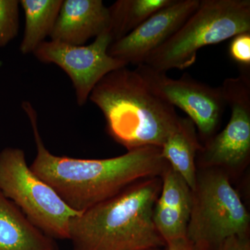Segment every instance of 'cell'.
Instances as JSON below:
<instances>
[{"mask_svg": "<svg viewBox=\"0 0 250 250\" xmlns=\"http://www.w3.org/2000/svg\"><path fill=\"white\" fill-rule=\"evenodd\" d=\"M135 70L153 93L185 112L207 142L213 137L227 106L221 86H210L188 74L171 78L146 64Z\"/></svg>", "mask_w": 250, "mask_h": 250, "instance_id": "52a82bcc", "label": "cell"}, {"mask_svg": "<svg viewBox=\"0 0 250 250\" xmlns=\"http://www.w3.org/2000/svg\"><path fill=\"white\" fill-rule=\"evenodd\" d=\"M0 192L42 232L54 240H68L70 220L80 213L31 170L21 148L0 152Z\"/></svg>", "mask_w": 250, "mask_h": 250, "instance_id": "5b68a950", "label": "cell"}, {"mask_svg": "<svg viewBox=\"0 0 250 250\" xmlns=\"http://www.w3.org/2000/svg\"><path fill=\"white\" fill-rule=\"evenodd\" d=\"M198 250H208L205 249V248H198Z\"/></svg>", "mask_w": 250, "mask_h": 250, "instance_id": "44dd1931", "label": "cell"}, {"mask_svg": "<svg viewBox=\"0 0 250 250\" xmlns=\"http://www.w3.org/2000/svg\"><path fill=\"white\" fill-rule=\"evenodd\" d=\"M22 107L30 122L36 146L31 170L77 213L109 200L133 184L159 177L169 166L161 148L154 146L136 148L108 159L54 155L41 138L35 108L27 101Z\"/></svg>", "mask_w": 250, "mask_h": 250, "instance_id": "6da1fadb", "label": "cell"}, {"mask_svg": "<svg viewBox=\"0 0 250 250\" xmlns=\"http://www.w3.org/2000/svg\"><path fill=\"white\" fill-rule=\"evenodd\" d=\"M62 0H21L25 25L20 51L24 55L34 53L50 36L57 22Z\"/></svg>", "mask_w": 250, "mask_h": 250, "instance_id": "9a60e30c", "label": "cell"}, {"mask_svg": "<svg viewBox=\"0 0 250 250\" xmlns=\"http://www.w3.org/2000/svg\"><path fill=\"white\" fill-rule=\"evenodd\" d=\"M110 14L102 0H62L51 41L84 45L109 30Z\"/></svg>", "mask_w": 250, "mask_h": 250, "instance_id": "7c38bea8", "label": "cell"}, {"mask_svg": "<svg viewBox=\"0 0 250 250\" xmlns=\"http://www.w3.org/2000/svg\"><path fill=\"white\" fill-rule=\"evenodd\" d=\"M0 250H59V247L0 192Z\"/></svg>", "mask_w": 250, "mask_h": 250, "instance_id": "4fadbf2b", "label": "cell"}, {"mask_svg": "<svg viewBox=\"0 0 250 250\" xmlns=\"http://www.w3.org/2000/svg\"><path fill=\"white\" fill-rule=\"evenodd\" d=\"M231 117L225 128L201 148L202 161L211 166L235 167L250 153V76L248 70L226 79L221 85Z\"/></svg>", "mask_w": 250, "mask_h": 250, "instance_id": "9c48e42d", "label": "cell"}, {"mask_svg": "<svg viewBox=\"0 0 250 250\" xmlns=\"http://www.w3.org/2000/svg\"><path fill=\"white\" fill-rule=\"evenodd\" d=\"M250 215L225 174L211 172L197 182L187 238L197 248H218L233 236H247Z\"/></svg>", "mask_w": 250, "mask_h": 250, "instance_id": "8992f818", "label": "cell"}, {"mask_svg": "<svg viewBox=\"0 0 250 250\" xmlns=\"http://www.w3.org/2000/svg\"><path fill=\"white\" fill-rule=\"evenodd\" d=\"M174 0H118L108 7L113 41L127 35Z\"/></svg>", "mask_w": 250, "mask_h": 250, "instance_id": "2e32d148", "label": "cell"}, {"mask_svg": "<svg viewBox=\"0 0 250 250\" xmlns=\"http://www.w3.org/2000/svg\"><path fill=\"white\" fill-rule=\"evenodd\" d=\"M110 136L127 149L160 147L178 127L175 108L153 93L136 70L126 67L103 77L90 93Z\"/></svg>", "mask_w": 250, "mask_h": 250, "instance_id": "3957f363", "label": "cell"}, {"mask_svg": "<svg viewBox=\"0 0 250 250\" xmlns=\"http://www.w3.org/2000/svg\"><path fill=\"white\" fill-rule=\"evenodd\" d=\"M20 1L0 0V47L16 39L20 29Z\"/></svg>", "mask_w": 250, "mask_h": 250, "instance_id": "e0dca14e", "label": "cell"}, {"mask_svg": "<svg viewBox=\"0 0 250 250\" xmlns=\"http://www.w3.org/2000/svg\"><path fill=\"white\" fill-rule=\"evenodd\" d=\"M217 250H250V242L247 236H233L225 240Z\"/></svg>", "mask_w": 250, "mask_h": 250, "instance_id": "d6986e66", "label": "cell"}, {"mask_svg": "<svg viewBox=\"0 0 250 250\" xmlns=\"http://www.w3.org/2000/svg\"><path fill=\"white\" fill-rule=\"evenodd\" d=\"M160 195L153 220L166 246L187 241L192 206V190L179 174L168 166L164 171Z\"/></svg>", "mask_w": 250, "mask_h": 250, "instance_id": "8fae6325", "label": "cell"}, {"mask_svg": "<svg viewBox=\"0 0 250 250\" xmlns=\"http://www.w3.org/2000/svg\"><path fill=\"white\" fill-rule=\"evenodd\" d=\"M162 181L154 177L130 186L71 219L73 250H159L166 246L154 220Z\"/></svg>", "mask_w": 250, "mask_h": 250, "instance_id": "7a4b0ae2", "label": "cell"}, {"mask_svg": "<svg viewBox=\"0 0 250 250\" xmlns=\"http://www.w3.org/2000/svg\"><path fill=\"white\" fill-rule=\"evenodd\" d=\"M166 250H198V248L195 245L192 244L191 242L187 240L182 243H177L174 246L167 247V249Z\"/></svg>", "mask_w": 250, "mask_h": 250, "instance_id": "ffe728a7", "label": "cell"}, {"mask_svg": "<svg viewBox=\"0 0 250 250\" xmlns=\"http://www.w3.org/2000/svg\"><path fill=\"white\" fill-rule=\"evenodd\" d=\"M230 58L243 68L250 66V32L242 33L231 39L229 45Z\"/></svg>", "mask_w": 250, "mask_h": 250, "instance_id": "ac0fdd59", "label": "cell"}, {"mask_svg": "<svg viewBox=\"0 0 250 250\" xmlns=\"http://www.w3.org/2000/svg\"><path fill=\"white\" fill-rule=\"evenodd\" d=\"M113 42L111 33L107 30L88 45L45 41L33 54L39 62L54 64L67 74L75 90L77 104L82 106L103 77L127 66L125 62L108 55V47Z\"/></svg>", "mask_w": 250, "mask_h": 250, "instance_id": "ba28073f", "label": "cell"}, {"mask_svg": "<svg viewBox=\"0 0 250 250\" xmlns=\"http://www.w3.org/2000/svg\"><path fill=\"white\" fill-rule=\"evenodd\" d=\"M246 32H250V0H200L195 12L144 64L166 73L184 70L195 63L203 47Z\"/></svg>", "mask_w": 250, "mask_h": 250, "instance_id": "277c9868", "label": "cell"}, {"mask_svg": "<svg viewBox=\"0 0 250 250\" xmlns=\"http://www.w3.org/2000/svg\"><path fill=\"white\" fill-rule=\"evenodd\" d=\"M201 148L197 141L195 125L188 118H180L178 127L161 148L163 157L192 191L195 190L197 182L195 155Z\"/></svg>", "mask_w": 250, "mask_h": 250, "instance_id": "5bb4252c", "label": "cell"}, {"mask_svg": "<svg viewBox=\"0 0 250 250\" xmlns=\"http://www.w3.org/2000/svg\"><path fill=\"white\" fill-rule=\"evenodd\" d=\"M200 0H174L147 18L127 35L113 41L108 55L126 65H142L173 35L198 7Z\"/></svg>", "mask_w": 250, "mask_h": 250, "instance_id": "30bf717a", "label": "cell"}]
</instances>
